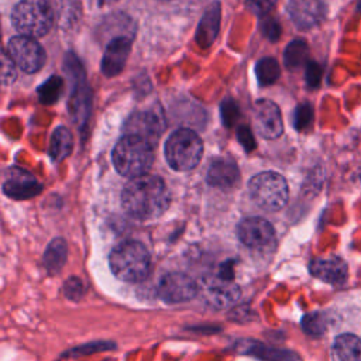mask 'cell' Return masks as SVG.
<instances>
[{
    "label": "cell",
    "instance_id": "7c38bea8",
    "mask_svg": "<svg viewBox=\"0 0 361 361\" xmlns=\"http://www.w3.org/2000/svg\"><path fill=\"white\" fill-rule=\"evenodd\" d=\"M254 123L258 133L268 140L278 138L283 131V121L279 107L268 99H261L254 107Z\"/></svg>",
    "mask_w": 361,
    "mask_h": 361
},
{
    "label": "cell",
    "instance_id": "9c48e42d",
    "mask_svg": "<svg viewBox=\"0 0 361 361\" xmlns=\"http://www.w3.org/2000/svg\"><path fill=\"white\" fill-rule=\"evenodd\" d=\"M199 285L183 272H169L164 275L158 285V295L166 303H182L195 298Z\"/></svg>",
    "mask_w": 361,
    "mask_h": 361
},
{
    "label": "cell",
    "instance_id": "52a82bcc",
    "mask_svg": "<svg viewBox=\"0 0 361 361\" xmlns=\"http://www.w3.org/2000/svg\"><path fill=\"white\" fill-rule=\"evenodd\" d=\"M7 52L17 63V66L27 73H34L39 71L45 63L44 48L31 37H13L8 41Z\"/></svg>",
    "mask_w": 361,
    "mask_h": 361
},
{
    "label": "cell",
    "instance_id": "4316f807",
    "mask_svg": "<svg viewBox=\"0 0 361 361\" xmlns=\"http://www.w3.org/2000/svg\"><path fill=\"white\" fill-rule=\"evenodd\" d=\"M302 327L310 336H322L326 331V319L322 313L306 314L302 320Z\"/></svg>",
    "mask_w": 361,
    "mask_h": 361
},
{
    "label": "cell",
    "instance_id": "d590c367",
    "mask_svg": "<svg viewBox=\"0 0 361 361\" xmlns=\"http://www.w3.org/2000/svg\"><path fill=\"white\" fill-rule=\"evenodd\" d=\"M237 137L240 140V142L243 144V147L247 149V151H251L254 147H255V142H254V137L250 131L248 127L245 126H241L238 130H237Z\"/></svg>",
    "mask_w": 361,
    "mask_h": 361
},
{
    "label": "cell",
    "instance_id": "cb8c5ba5",
    "mask_svg": "<svg viewBox=\"0 0 361 361\" xmlns=\"http://www.w3.org/2000/svg\"><path fill=\"white\" fill-rule=\"evenodd\" d=\"M62 90H63V80L59 76H51L38 89V96L41 103L44 104L55 103L59 99Z\"/></svg>",
    "mask_w": 361,
    "mask_h": 361
},
{
    "label": "cell",
    "instance_id": "7402d4cb",
    "mask_svg": "<svg viewBox=\"0 0 361 361\" xmlns=\"http://www.w3.org/2000/svg\"><path fill=\"white\" fill-rule=\"evenodd\" d=\"M309 56L307 44L303 39H293L285 49L283 61L286 68L298 69L306 63Z\"/></svg>",
    "mask_w": 361,
    "mask_h": 361
},
{
    "label": "cell",
    "instance_id": "f1b7e54d",
    "mask_svg": "<svg viewBox=\"0 0 361 361\" xmlns=\"http://www.w3.org/2000/svg\"><path fill=\"white\" fill-rule=\"evenodd\" d=\"M65 71L69 73V78L73 79L76 82V87H79L80 85H83V69L79 63V61L72 55H66L65 59Z\"/></svg>",
    "mask_w": 361,
    "mask_h": 361
},
{
    "label": "cell",
    "instance_id": "d6986e66",
    "mask_svg": "<svg viewBox=\"0 0 361 361\" xmlns=\"http://www.w3.org/2000/svg\"><path fill=\"white\" fill-rule=\"evenodd\" d=\"M219 23H220V6L219 3H214L206 10L199 24L196 38L200 47L206 48L214 41L219 31Z\"/></svg>",
    "mask_w": 361,
    "mask_h": 361
},
{
    "label": "cell",
    "instance_id": "836d02e7",
    "mask_svg": "<svg viewBox=\"0 0 361 361\" xmlns=\"http://www.w3.org/2000/svg\"><path fill=\"white\" fill-rule=\"evenodd\" d=\"M237 114H238V109L235 103L233 100H224L221 104V116H223L224 124L233 126L234 120L237 118Z\"/></svg>",
    "mask_w": 361,
    "mask_h": 361
},
{
    "label": "cell",
    "instance_id": "9a60e30c",
    "mask_svg": "<svg viewBox=\"0 0 361 361\" xmlns=\"http://www.w3.org/2000/svg\"><path fill=\"white\" fill-rule=\"evenodd\" d=\"M42 186L35 180L34 176L24 171L11 169V173L7 176L3 190L7 196L14 199H28L41 192Z\"/></svg>",
    "mask_w": 361,
    "mask_h": 361
},
{
    "label": "cell",
    "instance_id": "8d00e7d4",
    "mask_svg": "<svg viewBox=\"0 0 361 361\" xmlns=\"http://www.w3.org/2000/svg\"><path fill=\"white\" fill-rule=\"evenodd\" d=\"M113 1H117V0H97V3H99L100 6H103V4H109V3H113Z\"/></svg>",
    "mask_w": 361,
    "mask_h": 361
},
{
    "label": "cell",
    "instance_id": "ffe728a7",
    "mask_svg": "<svg viewBox=\"0 0 361 361\" xmlns=\"http://www.w3.org/2000/svg\"><path fill=\"white\" fill-rule=\"evenodd\" d=\"M66 244L62 238L52 240L44 252V267L51 274L58 272L66 261Z\"/></svg>",
    "mask_w": 361,
    "mask_h": 361
},
{
    "label": "cell",
    "instance_id": "484cf974",
    "mask_svg": "<svg viewBox=\"0 0 361 361\" xmlns=\"http://www.w3.org/2000/svg\"><path fill=\"white\" fill-rule=\"evenodd\" d=\"M251 354H255L261 358H265V360H271V361H293L295 360V355L289 351H281V350H276V348H268V347H264L261 344H257L255 347H251L248 348Z\"/></svg>",
    "mask_w": 361,
    "mask_h": 361
},
{
    "label": "cell",
    "instance_id": "5bb4252c",
    "mask_svg": "<svg viewBox=\"0 0 361 361\" xmlns=\"http://www.w3.org/2000/svg\"><path fill=\"white\" fill-rule=\"evenodd\" d=\"M131 49V37L117 35L114 37L103 55L102 71L106 76H116L124 68Z\"/></svg>",
    "mask_w": 361,
    "mask_h": 361
},
{
    "label": "cell",
    "instance_id": "8fae6325",
    "mask_svg": "<svg viewBox=\"0 0 361 361\" xmlns=\"http://www.w3.org/2000/svg\"><path fill=\"white\" fill-rule=\"evenodd\" d=\"M124 130L126 134L140 137L155 145L164 131V120L155 111H137L128 117Z\"/></svg>",
    "mask_w": 361,
    "mask_h": 361
},
{
    "label": "cell",
    "instance_id": "44dd1931",
    "mask_svg": "<svg viewBox=\"0 0 361 361\" xmlns=\"http://www.w3.org/2000/svg\"><path fill=\"white\" fill-rule=\"evenodd\" d=\"M72 147H73V138L71 131L65 127L55 128L51 138V147H49V154L52 159L62 161L71 154Z\"/></svg>",
    "mask_w": 361,
    "mask_h": 361
},
{
    "label": "cell",
    "instance_id": "5b68a950",
    "mask_svg": "<svg viewBox=\"0 0 361 361\" xmlns=\"http://www.w3.org/2000/svg\"><path fill=\"white\" fill-rule=\"evenodd\" d=\"M11 21L21 35L42 37L54 24V10L45 0H21L13 8Z\"/></svg>",
    "mask_w": 361,
    "mask_h": 361
},
{
    "label": "cell",
    "instance_id": "74e56055",
    "mask_svg": "<svg viewBox=\"0 0 361 361\" xmlns=\"http://www.w3.org/2000/svg\"><path fill=\"white\" fill-rule=\"evenodd\" d=\"M360 8H361V0H360Z\"/></svg>",
    "mask_w": 361,
    "mask_h": 361
},
{
    "label": "cell",
    "instance_id": "e0dca14e",
    "mask_svg": "<svg viewBox=\"0 0 361 361\" xmlns=\"http://www.w3.org/2000/svg\"><path fill=\"white\" fill-rule=\"evenodd\" d=\"M238 180V168L224 158L216 159L207 171V182L216 188H231Z\"/></svg>",
    "mask_w": 361,
    "mask_h": 361
},
{
    "label": "cell",
    "instance_id": "2e32d148",
    "mask_svg": "<svg viewBox=\"0 0 361 361\" xmlns=\"http://www.w3.org/2000/svg\"><path fill=\"white\" fill-rule=\"evenodd\" d=\"M310 272L324 282L343 283L347 279V264L338 257L316 258L310 264Z\"/></svg>",
    "mask_w": 361,
    "mask_h": 361
},
{
    "label": "cell",
    "instance_id": "277c9868",
    "mask_svg": "<svg viewBox=\"0 0 361 361\" xmlns=\"http://www.w3.org/2000/svg\"><path fill=\"white\" fill-rule=\"evenodd\" d=\"M203 154L200 137L189 128L173 131L165 144V158L171 168L186 172L197 166Z\"/></svg>",
    "mask_w": 361,
    "mask_h": 361
},
{
    "label": "cell",
    "instance_id": "7a4b0ae2",
    "mask_svg": "<svg viewBox=\"0 0 361 361\" xmlns=\"http://www.w3.org/2000/svg\"><path fill=\"white\" fill-rule=\"evenodd\" d=\"M113 164L116 171L128 178L145 175L154 162V145L148 141L126 134L113 149Z\"/></svg>",
    "mask_w": 361,
    "mask_h": 361
},
{
    "label": "cell",
    "instance_id": "8992f818",
    "mask_svg": "<svg viewBox=\"0 0 361 361\" xmlns=\"http://www.w3.org/2000/svg\"><path fill=\"white\" fill-rule=\"evenodd\" d=\"M248 190L252 200L264 210L282 209L289 197V189L285 178L276 172L267 171L251 178Z\"/></svg>",
    "mask_w": 361,
    "mask_h": 361
},
{
    "label": "cell",
    "instance_id": "6da1fadb",
    "mask_svg": "<svg viewBox=\"0 0 361 361\" xmlns=\"http://www.w3.org/2000/svg\"><path fill=\"white\" fill-rule=\"evenodd\" d=\"M123 209L137 220H154L169 206L165 182L155 175L133 178L121 192Z\"/></svg>",
    "mask_w": 361,
    "mask_h": 361
},
{
    "label": "cell",
    "instance_id": "603a6c76",
    "mask_svg": "<svg viewBox=\"0 0 361 361\" xmlns=\"http://www.w3.org/2000/svg\"><path fill=\"white\" fill-rule=\"evenodd\" d=\"M255 73H257L259 85L268 86V85H272L279 78L281 68L275 58L267 56V58H262L258 61V63L255 66Z\"/></svg>",
    "mask_w": 361,
    "mask_h": 361
},
{
    "label": "cell",
    "instance_id": "ba28073f",
    "mask_svg": "<svg viewBox=\"0 0 361 361\" xmlns=\"http://www.w3.org/2000/svg\"><path fill=\"white\" fill-rule=\"evenodd\" d=\"M203 298L214 307H226L234 303L240 298V288L233 281L231 272L217 271L216 274L206 276L202 285Z\"/></svg>",
    "mask_w": 361,
    "mask_h": 361
},
{
    "label": "cell",
    "instance_id": "d4e9b609",
    "mask_svg": "<svg viewBox=\"0 0 361 361\" xmlns=\"http://www.w3.org/2000/svg\"><path fill=\"white\" fill-rule=\"evenodd\" d=\"M78 93L73 96L72 103V114L75 120H78V124L82 121H86V117L90 110V93L86 87H76Z\"/></svg>",
    "mask_w": 361,
    "mask_h": 361
},
{
    "label": "cell",
    "instance_id": "30bf717a",
    "mask_svg": "<svg viewBox=\"0 0 361 361\" xmlns=\"http://www.w3.org/2000/svg\"><path fill=\"white\" fill-rule=\"evenodd\" d=\"M240 241L250 248H267L275 241L272 224L262 217H247L237 226Z\"/></svg>",
    "mask_w": 361,
    "mask_h": 361
},
{
    "label": "cell",
    "instance_id": "1f68e13d",
    "mask_svg": "<svg viewBox=\"0 0 361 361\" xmlns=\"http://www.w3.org/2000/svg\"><path fill=\"white\" fill-rule=\"evenodd\" d=\"M278 0H245L247 7L257 16L267 14Z\"/></svg>",
    "mask_w": 361,
    "mask_h": 361
},
{
    "label": "cell",
    "instance_id": "4fadbf2b",
    "mask_svg": "<svg viewBox=\"0 0 361 361\" xmlns=\"http://www.w3.org/2000/svg\"><path fill=\"white\" fill-rule=\"evenodd\" d=\"M288 13L298 28L310 30L323 21L326 6L323 0H289Z\"/></svg>",
    "mask_w": 361,
    "mask_h": 361
},
{
    "label": "cell",
    "instance_id": "f546056e",
    "mask_svg": "<svg viewBox=\"0 0 361 361\" xmlns=\"http://www.w3.org/2000/svg\"><path fill=\"white\" fill-rule=\"evenodd\" d=\"M65 295L66 298L69 299H73V300H78L79 298L83 296L85 293V285L83 282L79 279V278H69L66 282H65Z\"/></svg>",
    "mask_w": 361,
    "mask_h": 361
},
{
    "label": "cell",
    "instance_id": "d6a6232c",
    "mask_svg": "<svg viewBox=\"0 0 361 361\" xmlns=\"http://www.w3.org/2000/svg\"><path fill=\"white\" fill-rule=\"evenodd\" d=\"M322 66L316 62H309L307 66H306V82L309 86L312 87H316L319 83H320V79H322Z\"/></svg>",
    "mask_w": 361,
    "mask_h": 361
},
{
    "label": "cell",
    "instance_id": "4dcf8cb0",
    "mask_svg": "<svg viewBox=\"0 0 361 361\" xmlns=\"http://www.w3.org/2000/svg\"><path fill=\"white\" fill-rule=\"evenodd\" d=\"M16 79V68L14 61L8 55V52L3 54V65H1V82L3 85H10Z\"/></svg>",
    "mask_w": 361,
    "mask_h": 361
},
{
    "label": "cell",
    "instance_id": "83f0119b",
    "mask_svg": "<svg viewBox=\"0 0 361 361\" xmlns=\"http://www.w3.org/2000/svg\"><path fill=\"white\" fill-rule=\"evenodd\" d=\"M313 121V109L310 104L305 103L298 106L296 111H295V127L299 131H303L306 128H309V126Z\"/></svg>",
    "mask_w": 361,
    "mask_h": 361
},
{
    "label": "cell",
    "instance_id": "e575fe53",
    "mask_svg": "<svg viewBox=\"0 0 361 361\" xmlns=\"http://www.w3.org/2000/svg\"><path fill=\"white\" fill-rule=\"evenodd\" d=\"M261 30L272 41H276L281 35V27L275 18H267L265 21H262Z\"/></svg>",
    "mask_w": 361,
    "mask_h": 361
},
{
    "label": "cell",
    "instance_id": "ac0fdd59",
    "mask_svg": "<svg viewBox=\"0 0 361 361\" xmlns=\"http://www.w3.org/2000/svg\"><path fill=\"white\" fill-rule=\"evenodd\" d=\"M333 361H361V338L354 334H340L331 347Z\"/></svg>",
    "mask_w": 361,
    "mask_h": 361
},
{
    "label": "cell",
    "instance_id": "3957f363",
    "mask_svg": "<svg viewBox=\"0 0 361 361\" xmlns=\"http://www.w3.org/2000/svg\"><path fill=\"white\" fill-rule=\"evenodd\" d=\"M109 264L118 279L140 282L149 274L151 257L144 244L138 241H124L113 248Z\"/></svg>",
    "mask_w": 361,
    "mask_h": 361
}]
</instances>
